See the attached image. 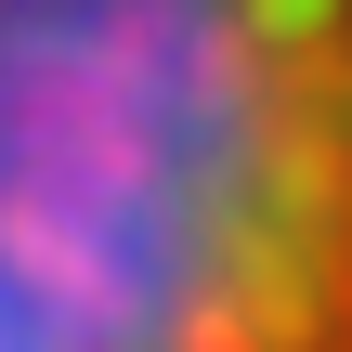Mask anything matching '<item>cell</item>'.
Here are the masks:
<instances>
[{"mask_svg":"<svg viewBox=\"0 0 352 352\" xmlns=\"http://www.w3.org/2000/svg\"><path fill=\"white\" fill-rule=\"evenodd\" d=\"M0 352H352V13L0 0Z\"/></svg>","mask_w":352,"mask_h":352,"instance_id":"cell-1","label":"cell"}]
</instances>
